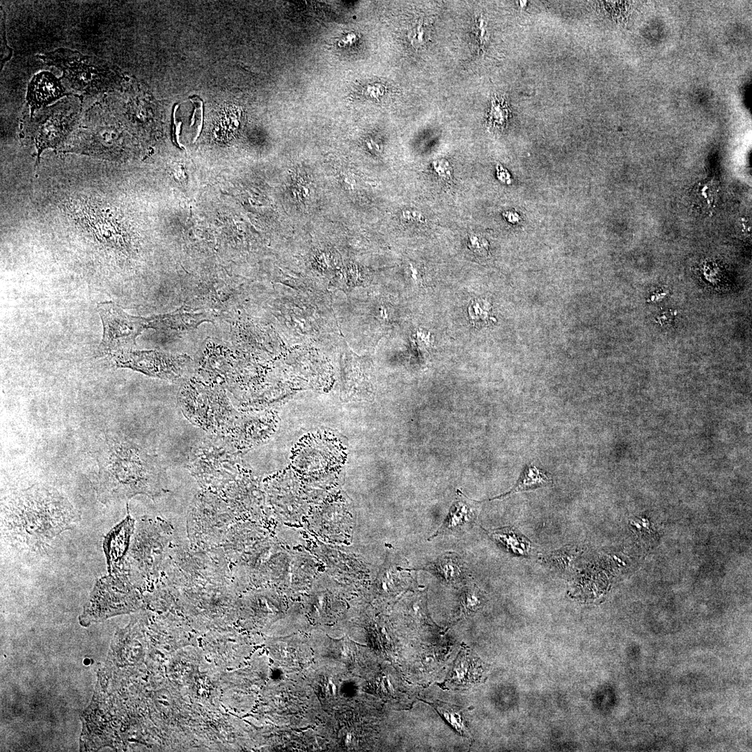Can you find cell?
Wrapping results in <instances>:
<instances>
[{
	"label": "cell",
	"instance_id": "1",
	"mask_svg": "<svg viewBox=\"0 0 752 752\" xmlns=\"http://www.w3.org/2000/svg\"><path fill=\"white\" fill-rule=\"evenodd\" d=\"M97 472L93 487L102 503L128 500L138 494L151 498L169 490L159 458L124 434L108 432L96 451Z\"/></svg>",
	"mask_w": 752,
	"mask_h": 752
},
{
	"label": "cell",
	"instance_id": "2",
	"mask_svg": "<svg viewBox=\"0 0 752 752\" xmlns=\"http://www.w3.org/2000/svg\"><path fill=\"white\" fill-rule=\"evenodd\" d=\"M79 520L77 510L56 489L36 484L13 493L1 506V527L12 545L36 551Z\"/></svg>",
	"mask_w": 752,
	"mask_h": 752
},
{
	"label": "cell",
	"instance_id": "3",
	"mask_svg": "<svg viewBox=\"0 0 752 752\" xmlns=\"http://www.w3.org/2000/svg\"><path fill=\"white\" fill-rule=\"evenodd\" d=\"M238 454L222 435L209 434L192 447L187 467L205 490L222 493L242 469Z\"/></svg>",
	"mask_w": 752,
	"mask_h": 752
},
{
	"label": "cell",
	"instance_id": "4",
	"mask_svg": "<svg viewBox=\"0 0 752 752\" xmlns=\"http://www.w3.org/2000/svg\"><path fill=\"white\" fill-rule=\"evenodd\" d=\"M38 57L59 69L70 87L85 95L107 94L119 84V75L109 63L77 51L58 48Z\"/></svg>",
	"mask_w": 752,
	"mask_h": 752
},
{
	"label": "cell",
	"instance_id": "5",
	"mask_svg": "<svg viewBox=\"0 0 752 752\" xmlns=\"http://www.w3.org/2000/svg\"><path fill=\"white\" fill-rule=\"evenodd\" d=\"M123 134L104 102H96L82 115L63 151L113 159L120 155Z\"/></svg>",
	"mask_w": 752,
	"mask_h": 752
},
{
	"label": "cell",
	"instance_id": "6",
	"mask_svg": "<svg viewBox=\"0 0 752 752\" xmlns=\"http://www.w3.org/2000/svg\"><path fill=\"white\" fill-rule=\"evenodd\" d=\"M185 382L178 396L185 416L209 434L223 433L239 414L225 391L217 386L210 387L191 380Z\"/></svg>",
	"mask_w": 752,
	"mask_h": 752
},
{
	"label": "cell",
	"instance_id": "7",
	"mask_svg": "<svg viewBox=\"0 0 752 752\" xmlns=\"http://www.w3.org/2000/svg\"><path fill=\"white\" fill-rule=\"evenodd\" d=\"M82 101L70 95L36 111L26 120L28 134L40 153L47 148L64 147L82 117Z\"/></svg>",
	"mask_w": 752,
	"mask_h": 752
},
{
	"label": "cell",
	"instance_id": "8",
	"mask_svg": "<svg viewBox=\"0 0 752 752\" xmlns=\"http://www.w3.org/2000/svg\"><path fill=\"white\" fill-rule=\"evenodd\" d=\"M106 357L115 368H129L173 382L187 381L193 370V361L189 355L157 350L124 349Z\"/></svg>",
	"mask_w": 752,
	"mask_h": 752
},
{
	"label": "cell",
	"instance_id": "9",
	"mask_svg": "<svg viewBox=\"0 0 752 752\" xmlns=\"http://www.w3.org/2000/svg\"><path fill=\"white\" fill-rule=\"evenodd\" d=\"M97 311L102 324V340L97 355L107 357L118 350L132 348L145 329L144 318L131 315L113 301L100 302Z\"/></svg>",
	"mask_w": 752,
	"mask_h": 752
},
{
	"label": "cell",
	"instance_id": "10",
	"mask_svg": "<svg viewBox=\"0 0 752 752\" xmlns=\"http://www.w3.org/2000/svg\"><path fill=\"white\" fill-rule=\"evenodd\" d=\"M67 207L73 219L97 242L108 248L119 246L118 224L108 204L91 198H78L70 201Z\"/></svg>",
	"mask_w": 752,
	"mask_h": 752
},
{
	"label": "cell",
	"instance_id": "11",
	"mask_svg": "<svg viewBox=\"0 0 752 752\" xmlns=\"http://www.w3.org/2000/svg\"><path fill=\"white\" fill-rule=\"evenodd\" d=\"M60 79L49 72L43 71L36 75L28 85L26 101L32 116L38 110L58 98L68 96Z\"/></svg>",
	"mask_w": 752,
	"mask_h": 752
},
{
	"label": "cell",
	"instance_id": "12",
	"mask_svg": "<svg viewBox=\"0 0 752 752\" xmlns=\"http://www.w3.org/2000/svg\"><path fill=\"white\" fill-rule=\"evenodd\" d=\"M213 316L210 312L193 313L177 311L171 313L144 318L146 329L157 331H175L181 333L193 330L202 322H212Z\"/></svg>",
	"mask_w": 752,
	"mask_h": 752
},
{
	"label": "cell",
	"instance_id": "13",
	"mask_svg": "<svg viewBox=\"0 0 752 752\" xmlns=\"http://www.w3.org/2000/svg\"><path fill=\"white\" fill-rule=\"evenodd\" d=\"M551 482V479L545 471L534 466H528L522 472L515 487L503 496L519 491L547 486Z\"/></svg>",
	"mask_w": 752,
	"mask_h": 752
},
{
	"label": "cell",
	"instance_id": "14",
	"mask_svg": "<svg viewBox=\"0 0 752 752\" xmlns=\"http://www.w3.org/2000/svg\"><path fill=\"white\" fill-rule=\"evenodd\" d=\"M434 707L459 733L463 736L468 735L462 710L459 707L438 702L434 703Z\"/></svg>",
	"mask_w": 752,
	"mask_h": 752
},
{
	"label": "cell",
	"instance_id": "15",
	"mask_svg": "<svg viewBox=\"0 0 752 752\" xmlns=\"http://www.w3.org/2000/svg\"><path fill=\"white\" fill-rule=\"evenodd\" d=\"M472 518L473 515L471 513L469 508L464 504L457 503L452 507L447 520L440 528L439 531L442 532L446 531V530L455 528L464 523L472 520Z\"/></svg>",
	"mask_w": 752,
	"mask_h": 752
},
{
	"label": "cell",
	"instance_id": "16",
	"mask_svg": "<svg viewBox=\"0 0 752 752\" xmlns=\"http://www.w3.org/2000/svg\"><path fill=\"white\" fill-rule=\"evenodd\" d=\"M492 535L515 554H523L527 549L524 540H521L508 528L494 531Z\"/></svg>",
	"mask_w": 752,
	"mask_h": 752
},
{
	"label": "cell",
	"instance_id": "17",
	"mask_svg": "<svg viewBox=\"0 0 752 752\" xmlns=\"http://www.w3.org/2000/svg\"><path fill=\"white\" fill-rule=\"evenodd\" d=\"M408 38L412 45L416 49L421 48L425 45L429 39V33L422 21L418 22L416 26L410 30L408 33Z\"/></svg>",
	"mask_w": 752,
	"mask_h": 752
},
{
	"label": "cell",
	"instance_id": "18",
	"mask_svg": "<svg viewBox=\"0 0 752 752\" xmlns=\"http://www.w3.org/2000/svg\"><path fill=\"white\" fill-rule=\"evenodd\" d=\"M434 172L444 180H451L452 177V167L449 162L444 159H437L432 164Z\"/></svg>",
	"mask_w": 752,
	"mask_h": 752
},
{
	"label": "cell",
	"instance_id": "19",
	"mask_svg": "<svg viewBox=\"0 0 752 752\" xmlns=\"http://www.w3.org/2000/svg\"><path fill=\"white\" fill-rule=\"evenodd\" d=\"M5 22V17L3 19L1 18V40H1V61H2L1 64L4 63L6 61L9 60L11 55H12V52L8 48L7 42H6V40L5 22Z\"/></svg>",
	"mask_w": 752,
	"mask_h": 752
},
{
	"label": "cell",
	"instance_id": "20",
	"mask_svg": "<svg viewBox=\"0 0 752 752\" xmlns=\"http://www.w3.org/2000/svg\"><path fill=\"white\" fill-rule=\"evenodd\" d=\"M452 564H453L452 561L451 562V561L444 560V561H443L441 562V571L444 572V574H445V577H446V578L447 579H452L455 578L456 574H457V572H458L457 570L456 571L455 570V565H453Z\"/></svg>",
	"mask_w": 752,
	"mask_h": 752
},
{
	"label": "cell",
	"instance_id": "21",
	"mask_svg": "<svg viewBox=\"0 0 752 752\" xmlns=\"http://www.w3.org/2000/svg\"><path fill=\"white\" fill-rule=\"evenodd\" d=\"M402 217L408 223H412V222H416V223L421 222V223H423V221H424L423 217L422 216L421 214H420V212L418 211L412 210H406L405 211H404L402 212Z\"/></svg>",
	"mask_w": 752,
	"mask_h": 752
}]
</instances>
